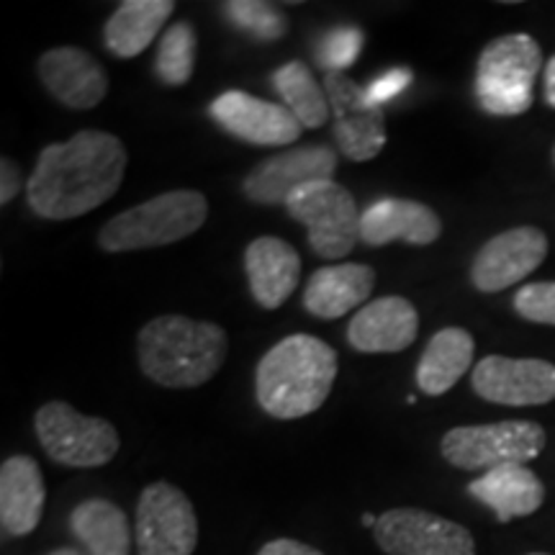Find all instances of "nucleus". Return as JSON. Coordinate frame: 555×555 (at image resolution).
Returning <instances> with one entry per match:
<instances>
[{"mask_svg":"<svg viewBox=\"0 0 555 555\" xmlns=\"http://www.w3.org/2000/svg\"><path fill=\"white\" fill-rule=\"evenodd\" d=\"M127 165L119 137L101 129L78 131L65 144L41 150L26 183V204L41 219L86 217L121 189Z\"/></svg>","mask_w":555,"mask_h":555,"instance_id":"obj_1","label":"nucleus"},{"mask_svg":"<svg viewBox=\"0 0 555 555\" xmlns=\"http://www.w3.org/2000/svg\"><path fill=\"white\" fill-rule=\"evenodd\" d=\"M337 367V350L324 339L291 335L262 356L255 371V397L273 420H301L330 399Z\"/></svg>","mask_w":555,"mask_h":555,"instance_id":"obj_2","label":"nucleus"},{"mask_svg":"<svg viewBox=\"0 0 555 555\" xmlns=\"http://www.w3.org/2000/svg\"><path fill=\"white\" fill-rule=\"evenodd\" d=\"M229 337L214 322L180 314L155 317L139 330V367L163 388H198L221 371Z\"/></svg>","mask_w":555,"mask_h":555,"instance_id":"obj_3","label":"nucleus"},{"mask_svg":"<svg viewBox=\"0 0 555 555\" xmlns=\"http://www.w3.org/2000/svg\"><path fill=\"white\" fill-rule=\"evenodd\" d=\"M208 219V201L201 191L178 189L152 196L144 204L108 219L99 232L103 253L155 249L196 234Z\"/></svg>","mask_w":555,"mask_h":555,"instance_id":"obj_4","label":"nucleus"},{"mask_svg":"<svg viewBox=\"0 0 555 555\" xmlns=\"http://www.w3.org/2000/svg\"><path fill=\"white\" fill-rule=\"evenodd\" d=\"M543 73V50L530 34H504L478 54L476 99L491 116H519L532 106V88Z\"/></svg>","mask_w":555,"mask_h":555,"instance_id":"obj_5","label":"nucleus"},{"mask_svg":"<svg viewBox=\"0 0 555 555\" xmlns=\"http://www.w3.org/2000/svg\"><path fill=\"white\" fill-rule=\"evenodd\" d=\"M545 429L530 420H504L491 425L453 427L440 440V453L461 470H494L525 466L543 453Z\"/></svg>","mask_w":555,"mask_h":555,"instance_id":"obj_6","label":"nucleus"},{"mask_svg":"<svg viewBox=\"0 0 555 555\" xmlns=\"http://www.w3.org/2000/svg\"><path fill=\"white\" fill-rule=\"evenodd\" d=\"M34 429L54 463L69 468H101L119 453L121 437L103 416H86L67 401H47L34 416Z\"/></svg>","mask_w":555,"mask_h":555,"instance_id":"obj_7","label":"nucleus"},{"mask_svg":"<svg viewBox=\"0 0 555 555\" xmlns=\"http://www.w3.org/2000/svg\"><path fill=\"white\" fill-rule=\"evenodd\" d=\"M286 211L291 219L307 227L309 245L319 258L339 260L356 249L363 214L356 196L337 180H322L296 191L286 201Z\"/></svg>","mask_w":555,"mask_h":555,"instance_id":"obj_8","label":"nucleus"},{"mask_svg":"<svg viewBox=\"0 0 555 555\" xmlns=\"http://www.w3.org/2000/svg\"><path fill=\"white\" fill-rule=\"evenodd\" d=\"M139 555H193L198 545V517L191 499L168 481L144 486L137 504Z\"/></svg>","mask_w":555,"mask_h":555,"instance_id":"obj_9","label":"nucleus"},{"mask_svg":"<svg viewBox=\"0 0 555 555\" xmlns=\"http://www.w3.org/2000/svg\"><path fill=\"white\" fill-rule=\"evenodd\" d=\"M373 538L386 555H476L474 535L466 527L414 506L384 512Z\"/></svg>","mask_w":555,"mask_h":555,"instance_id":"obj_10","label":"nucleus"},{"mask_svg":"<svg viewBox=\"0 0 555 555\" xmlns=\"http://www.w3.org/2000/svg\"><path fill=\"white\" fill-rule=\"evenodd\" d=\"M324 90H327L332 108V134L345 155L352 163H367L378 157L386 147V114L384 106L367 101L365 88L345 73L324 75Z\"/></svg>","mask_w":555,"mask_h":555,"instance_id":"obj_11","label":"nucleus"},{"mask_svg":"<svg viewBox=\"0 0 555 555\" xmlns=\"http://www.w3.org/2000/svg\"><path fill=\"white\" fill-rule=\"evenodd\" d=\"M337 152L327 144H307L273 155L249 170L242 193L260 206H278L311 183L335 180Z\"/></svg>","mask_w":555,"mask_h":555,"instance_id":"obj_12","label":"nucleus"},{"mask_svg":"<svg viewBox=\"0 0 555 555\" xmlns=\"http://www.w3.org/2000/svg\"><path fill=\"white\" fill-rule=\"evenodd\" d=\"M476 397L502 406H540L555 399V365L540 358L486 356L470 376Z\"/></svg>","mask_w":555,"mask_h":555,"instance_id":"obj_13","label":"nucleus"},{"mask_svg":"<svg viewBox=\"0 0 555 555\" xmlns=\"http://www.w3.org/2000/svg\"><path fill=\"white\" fill-rule=\"evenodd\" d=\"M547 234L538 227H515L491 237L470 262V283L481 294H499L532 275L547 258Z\"/></svg>","mask_w":555,"mask_h":555,"instance_id":"obj_14","label":"nucleus"},{"mask_svg":"<svg viewBox=\"0 0 555 555\" xmlns=\"http://www.w3.org/2000/svg\"><path fill=\"white\" fill-rule=\"evenodd\" d=\"M208 114L227 134L255 147H286L296 142L304 129L286 106L255 99L245 90L221 93Z\"/></svg>","mask_w":555,"mask_h":555,"instance_id":"obj_15","label":"nucleus"},{"mask_svg":"<svg viewBox=\"0 0 555 555\" xmlns=\"http://www.w3.org/2000/svg\"><path fill=\"white\" fill-rule=\"evenodd\" d=\"M41 86L54 101L73 111H90L108 95L111 80L93 54L80 47H54L37 62Z\"/></svg>","mask_w":555,"mask_h":555,"instance_id":"obj_16","label":"nucleus"},{"mask_svg":"<svg viewBox=\"0 0 555 555\" xmlns=\"http://www.w3.org/2000/svg\"><path fill=\"white\" fill-rule=\"evenodd\" d=\"M420 335V311L409 298L384 296L367 301L347 324V343L358 352H401Z\"/></svg>","mask_w":555,"mask_h":555,"instance_id":"obj_17","label":"nucleus"},{"mask_svg":"<svg viewBox=\"0 0 555 555\" xmlns=\"http://www.w3.org/2000/svg\"><path fill=\"white\" fill-rule=\"evenodd\" d=\"M442 221L435 208L412 198H380L363 211L360 242L367 247H384L391 242L425 247L440 240Z\"/></svg>","mask_w":555,"mask_h":555,"instance_id":"obj_18","label":"nucleus"},{"mask_svg":"<svg viewBox=\"0 0 555 555\" xmlns=\"http://www.w3.org/2000/svg\"><path fill=\"white\" fill-rule=\"evenodd\" d=\"M245 273L258 307L281 309L301 281V258L296 247L281 237H258L245 249Z\"/></svg>","mask_w":555,"mask_h":555,"instance_id":"obj_19","label":"nucleus"},{"mask_svg":"<svg viewBox=\"0 0 555 555\" xmlns=\"http://www.w3.org/2000/svg\"><path fill=\"white\" fill-rule=\"evenodd\" d=\"M373 288H376V270L363 262H337V266L319 268L304 288V309L311 317L330 322L363 309Z\"/></svg>","mask_w":555,"mask_h":555,"instance_id":"obj_20","label":"nucleus"},{"mask_svg":"<svg viewBox=\"0 0 555 555\" xmlns=\"http://www.w3.org/2000/svg\"><path fill=\"white\" fill-rule=\"evenodd\" d=\"M47 486L31 455H13L0 468V525L11 538L34 532L44 515Z\"/></svg>","mask_w":555,"mask_h":555,"instance_id":"obj_21","label":"nucleus"},{"mask_svg":"<svg viewBox=\"0 0 555 555\" xmlns=\"http://www.w3.org/2000/svg\"><path fill=\"white\" fill-rule=\"evenodd\" d=\"M468 494L494 512L499 522L530 517L545 502V486L527 466H504L486 470L468 483Z\"/></svg>","mask_w":555,"mask_h":555,"instance_id":"obj_22","label":"nucleus"},{"mask_svg":"<svg viewBox=\"0 0 555 555\" xmlns=\"http://www.w3.org/2000/svg\"><path fill=\"white\" fill-rule=\"evenodd\" d=\"M474 335L463 327H446L435 332L420 363H416V386L427 397H442L468 373L474 363Z\"/></svg>","mask_w":555,"mask_h":555,"instance_id":"obj_23","label":"nucleus"},{"mask_svg":"<svg viewBox=\"0 0 555 555\" xmlns=\"http://www.w3.org/2000/svg\"><path fill=\"white\" fill-rule=\"evenodd\" d=\"M172 11H176L172 0H124L119 9L111 13L103 29L108 52L121 60L139 57L163 31Z\"/></svg>","mask_w":555,"mask_h":555,"instance_id":"obj_24","label":"nucleus"},{"mask_svg":"<svg viewBox=\"0 0 555 555\" xmlns=\"http://www.w3.org/2000/svg\"><path fill=\"white\" fill-rule=\"evenodd\" d=\"M69 530L90 555H129L131 527L121 506L106 499H88L69 515Z\"/></svg>","mask_w":555,"mask_h":555,"instance_id":"obj_25","label":"nucleus"},{"mask_svg":"<svg viewBox=\"0 0 555 555\" xmlns=\"http://www.w3.org/2000/svg\"><path fill=\"white\" fill-rule=\"evenodd\" d=\"M273 86L301 127L322 129L332 119L327 90L319 88L307 62L291 60L278 67L273 73Z\"/></svg>","mask_w":555,"mask_h":555,"instance_id":"obj_26","label":"nucleus"},{"mask_svg":"<svg viewBox=\"0 0 555 555\" xmlns=\"http://www.w3.org/2000/svg\"><path fill=\"white\" fill-rule=\"evenodd\" d=\"M198 37L191 21H176L163 34L155 57V75L165 86H185L196 73Z\"/></svg>","mask_w":555,"mask_h":555,"instance_id":"obj_27","label":"nucleus"},{"mask_svg":"<svg viewBox=\"0 0 555 555\" xmlns=\"http://www.w3.org/2000/svg\"><path fill=\"white\" fill-rule=\"evenodd\" d=\"M224 16L258 41H278L288 34V16L262 0H229L221 3Z\"/></svg>","mask_w":555,"mask_h":555,"instance_id":"obj_28","label":"nucleus"},{"mask_svg":"<svg viewBox=\"0 0 555 555\" xmlns=\"http://www.w3.org/2000/svg\"><path fill=\"white\" fill-rule=\"evenodd\" d=\"M360 50H363V31L356 26H337L319 39L317 62L327 73H343V69L356 65Z\"/></svg>","mask_w":555,"mask_h":555,"instance_id":"obj_29","label":"nucleus"},{"mask_svg":"<svg viewBox=\"0 0 555 555\" xmlns=\"http://www.w3.org/2000/svg\"><path fill=\"white\" fill-rule=\"evenodd\" d=\"M515 311L525 322L555 327V281L527 283L515 294Z\"/></svg>","mask_w":555,"mask_h":555,"instance_id":"obj_30","label":"nucleus"},{"mask_svg":"<svg viewBox=\"0 0 555 555\" xmlns=\"http://www.w3.org/2000/svg\"><path fill=\"white\" fill-rule=\"evenodd\" d=\"M414 75L412 69L406 67H397V69H388V73L378 75L376 80H371L365 86V95L367 101L376 103V106H384L391 99H397V95L404 93V90L412 86Z\"/></svg>","mask_w":555,"mask_h":555,"instance_id":"obj_31","label":"nucleus"},{"mask_svg":"<svg viewBox=\"0 0 555 555\" xmlns=\"http://www.w3.org/2000/svg\"><path fill=\"white\" fill-rule=\"evenodd\" d=\"M21 191V170L11 157L0 159V204L9 206Z\"/></svg>","mask_w":555,"mask_h":555,"instance_id":"obj_32","label":"nucleus"},{"mask_svg":"<svg viewBox=\"0 0 555 555\" xmlns=\"http://www.w3.org/2000/svg\"><path fill=\"white\" fill-rule=\"evenodd\" d=\"M258 555H324V553L307 543H298V540L281 538V540H270V543L262 545Z\"/></svg>","mask_w":555,"mask_h":555,"instance_id":"obj_33","label":"nucleus"},{"mask_svg":"<svg viewBox=\"0 0 555 555\" xmlns=\"http://www.w3.org/2000/svg\"><path fill=\"white\" fill-rule=\"evenodd\" d=\"M545 103L555 108V54L545 62Z\"/></svg>","mask_w":555,"mask_h":555,"instance_id":"obj_34","label":"nucleus"},{"mask_svg":"<svg viewBox=\"0 0 555 555\" xmlns=\"http://www.w3.org/2000/svg\"><path fill=\"white\" fill-rule=\"evenodd\" d=\"M50 555H82V553L75 551V547H60V551H54Z\"/></svg>","mask_w":555,"mask_h":555,"instance_id":"obj_35","label":"nucleus"},{"mask_svg":"<svg viewBox=\"0 0 555 555\" xmlns=\"http://www.w3.org/2000/svg\"><path fill=\"white\" fill-rule=\"evenodd\" d=\"M376 522H378V517H373L371 512H365V515H363V525H365V527H376Z\"/></svg>","mask_w":555,"mask_h":555,"instance_id":"obj_36","label":"nucleus"},{"mask_svg":"<svg viewBox=\"0 0 555 555\" xmlns=\"http://www.w3.org/2000/svg\"><path fill=\"white\" fill-rule=\"evenodd\" d=\"M553 165H555V147H553Z\"/></svg>","mask_w":555,"mask_h":555,"instance_id":"obj_37","label":"nucleus"},{"mask_svg":"<svg viewBox=\"0 0 555 555\" xmlns=\"http://www.w3.org/2000/svg\"><path fill=\"white\" fill-rule=\"evenodd\" d=\"M530 555H547V553H530Z\"/></svg>","mask_w":555,"mask_h":555,"instance_id":"obj_38","label":"nucleus"}]
</instances>
